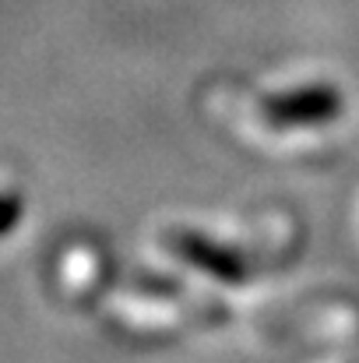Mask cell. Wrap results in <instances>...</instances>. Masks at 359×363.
<instances>
[{
    "mask_svg": "<svg viewBox=\"0 0 359 363\" xmlns=\"http://www.w3.org/2000/svg\"><path fill=\"white\" fill-rule=\"evenodd\" d=\"M169 250L187 261L190 268H198L201 275L222 282V286H243L250 279V261L246 254L229 247V243L215 240L208 233H198V230H180L169 237Z\"/></svg>",
    "mask_w": 359,
    "mask_h": 363,
    "instance_id": "cell-2",
    "label": "cell"
},
{
    "mask_svg": "<svg viewBox=\"0 0 359 363\" xmlns=\"http://www.w3.org/2000/svg\"><path fill=\"white\" fill-rule=\"evenodd\" d=\"M21 219H25V198L18 191L0 187V240L11 237L21 226Z\"/></svg>",
    "mask_w": 359,
    "mask_h": 363,
    "instance_id": "cell-3",
    "label": "cell"
},
{
    "mask_svg": "<svg viewBox=\"0 0 359 363\" xmlns=\"http://www.w3.org/2000/svg\"><path fill=\"white\" fill-rule=\"evenodd\" d=\"M346 103L335 85H307L292 92L268 96L261 103V117L271 127H317L342 117Z\"/></svg>",
    "mask_w": 359,
    "mask_h": 363,
    "instance_id": "cell-1",
    "label": "cell"
}]
</instances>
